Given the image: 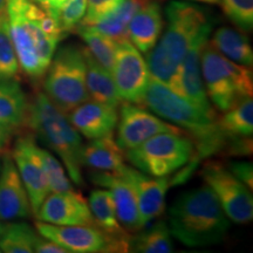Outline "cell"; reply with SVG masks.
Here are the masks:
<instances>
[{
  "label": "cell",
  "instance_id": "obj_31",
  "mask_svg": "<svg viewBox=\"0 0 253 253\" xmlns=\"http://www.w3.org/2000/svg\"><path fill=\"white\" fill-rule=\"evenodd\" d=\"M20 66L15 53L6 9L0 14V81L17 80Z\"/></svg>",
  "mask_w": 253,
  "mask_h": 253
},
{
  "label": "cell",
  "instance_id": "obj_35",
  "mask_svg": "<svg viewBox=\"0 0 253 253\" xmlns=\"http://www.w3.org/2000/svg\"><path fill=\"white\" fill-rule=\"evenodd\" d=\"M123 0H87L86 14L79 25L94 26L121 4Z\"/></svg>",
  "mask_w": 253,
  "mask_h": 253
},
{
  "label": "cell",
  "instance_id": "obj_29",
  "mask_svg": "<svg viewBox=\"0 0 253 253\" xmlns=\"http://www.w3.org/2000/svg\"><path fill=\"white\" fill-rule=\"evenodd\" d=\"M39 237L27 223L8 221L0 233V251L5 253H32Z\"/></svg>",
  "mask_w": 253,
  "mask_h": 253
},
{
  "label": "cell",
  "instance_id": "obj_39",
  "mask_svg": "<svg viewBox=\"0 0 253 253\" xmlns=\"http://www.w3.org/2000/svg\"><path fill=\"white\" fill-rule=\"evenodd\" d=\"M34 2H37L40 7H42L47 13L52 15L53 18H55V15L60 11V8L62 7L68 0H33Z\"/></svg>",
  "mask_w": 253,
  "mask_h": 253
},
{
  "label": "cell",
  "instance_id": "obj_7",
  "mask_svg": "<svg viewBox=\"0 0 253 253\" xmlns=\"http://www.w3.org/2000/svg\"><path fill=\"white\" fill-rule=\"evenodd\" d=\"M42 80L43 93L65 114L89 100L84 49L74 45L56 49Z\"/></svg>",
  "mask_w": 253,
  "mask_h": 253
},
{
  "label": "cell",
  "instance_id": "obj_13",
  "mask_svg": "<svg viewBox=\"0 0 253 253\" xmlns=\"http://www.w3.org/2000/svg\"><path fill=\"white\" fill-rule=\"evenodd\" d=\"M12 158L26 188L32 212L37 214L50 191L36 137L31 134L20 136L14 143Z\"/></svg>",
  "mask_w": 253,
  "mask_h": 253
},
{
  "label": "cell",
  "instance_id": "obj_8",
  "mask_svg": "<svg viewBox=\"0 0 253 253\" xmlns=\"http://www.w3.org/2000/svg\"><path fill=\"white\" fill-rule=\"evenodd\" d=\"M195 155L192 140L185 132H161L126 150L125 158L140 171L154 177L178 171Z\"/></svg>",
  "mask_w": 253,
  "mask_h": 253
},
{
  "label": "cell",
  "instance_id": "obj_43",
  "mask_svg": "<svg viewBox=\"0 0 253 253\" xmlns=\"http://www.w3.org/2000/svg\"><path fill=\"white\" fill-rule=\"evenodd\" d=\"M0 167H1V160H0Z\"/></svg>",
  "mask_w": 253,
  "mask_h": 253
},
{
  "label": "cell",
  "instance_id": "obj_4",
  "mask_svg": "<svg viewBox=\"0 0 253 253\" xmlns=\"http://www.w3.org/2000/svg\"><path fill=\"white\" fill-rule=\"evenodd\" d=\"M172 237L188 248L219 244L230 229V219L208 185L184 192L168 213Z\"/></svg>",
  "mask_w": 253,
  "mask_h": 253
},
{
  "label": "cell",
  "instance_id": "obj_5",
  "mask_svg": "<svg viewBox=\"0 0 253 253\" xmlns=\"http://www.w3.org/2000/svg\"><path fill=\"white\" fill-rule=\"evenodd\" d=\"M25 126L47 149L58 155L72 183L84 186L82 175L84 145L80 132L69 121L67 114L60 110L43 91H38L33 99L28 101Z\"/></svg>",
  "mask_w": 253,
  "mask_h": 253
},
{
  "label": "cell",
  "instance_id": "obj_36",
  "mask_svg": "<svg viewBox=\"0 0 253 253\" xmlns=\"http://www.w3.org/2000/svg\"><path fill=\"white\" fill-rule=\"evenodd\" d=\"M227 169L235 175L240 182H243L252 191L253 188V166L250 162L244 161H236L229 162Z\"/></svg>",
  "mask_w": 253,
  "mask_h": 253
},
{
  "label": "cell",
  "instance_id": "obj_26",
  "mask_svg": "<svg viewBox=\"0 0 253 253\" xmlns=\"http://www.w3.org/2000/svg\"><path fill=\"white\" fill-rule=\"evenodd\" d=\"M88 205H89L95 224L99 229L114 236L126 235V231L121 226L118 219L115 203L108 189L93 190L90 192Z\"/></svg>",
  "mask_w": 253,
  "mask_h": 253
},
{
  "label": "cell",
  "instance_id": "obj_14",
  "mask_svg": "<svg viewBox=\"0 0 253 253\" xmlns=\"http://www.w3.org/2000/svg\"><path fill=\"white\" fill-rule=\"evenodd\" d=\"M212 30V23H208L203 27V30L199 32L196 39L190 46L186 53L184 60H183L181 68H179V95L199 109L203 110L208 115L217 118L216 110L211 106L209 100L207 90H205L203 78H202V67H201V56L203 52L204 46L209 41V37Z\"/></svg>",
  "mask_w": 253,
  "mask_h": 253
},
{
  "label": "cell",
  "instance_id": "obj_22",
  "mask_svg": "<svg viewBox=\"0 0 253 253\" xmlns=\"http://www.w3.org/2000/svg\"><path fill=\"white\" fill-rule=\"evenodd\" d=\"M82 49L86 61V84L89 97L96 102L118 108L122 101L116 91L112 72L97 62L87 47H84Z\"/></svg>",
  "mask_w": 253,
  "mask_h": 253
},
{
  "label": "cell",
  "instance_id": "obj_24",
  "mask_svg": "<svg viewBox=\"0 0 253 253\" xmlns=\"http://www.w3.org/2000/svg\"><path fill=\"white\" fill-rule=\"evenodd\" d=\"M28 101L17 80L0 81V123L20 128L25 126Z\"/></svg>",
  "mask_w": 253,
  "mask_h": 253
},
{
  "label": "cell",
  "instance_id": "obj_28",
  "mask_svg": "<svg viewBox=\"0 0 253 253\" xmlns=\"http://www.w3.org/2000/svg\"><path fill=\"white\" fill-rule=\"evenodd\" d=\"M129 252L136 253H170L173 251L171 233L166 221L160 220L151 226L129 238Z\"/></svg>",
  "mask_w": 253,
  "mask_h": 253
},
{
  "label": "cell",
  "instance_id": "obj_10",
  "mask_svg": "<svg viewBox=\"0 0 253 253\" xmlns=\"http://www.w3.org/2000/svg\"><path fill=\"white\" fill-rule=\"evenodd\" d=\"M202 176L231 221L249 224L253 219L252 191L227 168L218 162H209L202 170Z\"/></svg>",
  "mask_w": 253,
  "mask_h": 253
},
{
  "label": "cell",
  "instance_id": "obj_15",
  "mask_svg": "<svg viewBox=\"0 0 253 253\" xmlns=\"http://www.w3.org/2000/svg\"><path fill=\"white\" fill-rule=\"evenodd\" d=\"M36 217L38 220L54 225L96 226L89 205L75 190L52 192L42 202Z\"/></svg>",
  "mask_w": 253,
  "mask_h": 253
},
{
  "label": "cell",
  "instance_id": "obj_34",
  "mask_svg": "<svg viewBox=\"0 0 253 253\" xmlns=\"http://www.w3.org/2000/svg\"><path fill=\"white\" fill-rule=\"evenodd\" d=\"M86 8L87 0H68L60 8L54 19L63 36H67L69 32L78 27L86 14Z\"/></svg>",
  "mask_w": 253,
  "mask_h": 253
},
{
  "label": "cell",
  "instance_id": "obj_37",
  "mask_svg": "<svg viewBox=\"0 0 253 253\" xmlns=\"http://www.w3.org/2000/svg\"><path fill=\"white\" fill-rule=\"evenodd\" d=\"M34 252L38 253H68L65 249L61 248L59 244L53 242L48 238H45L41 235L38 237L36 246H34Z\"/></svg>",
  "mask_w": 253,
  "mask_h": 253
},
{
  "label": "cell",
  "instance_id": "obj_38",
  "mask_svg": "<svg viewBox=\"0 0 253 253\" xmlns=\"http://www.w3.org/2000/svg\"><path fill=\"white\" fill-rule=\"evenodd\" d=\"M18 128L13 126L0 123V151H5L11 145Z\"/></svg>",
  "mask_w": 253,
  "mask_h": 253
},
{
  "label": "cell",
  "instance_id": "obj_6",
  "mask_svg": "<svg viewBox=\"0 0 253 253\" xmlns=\"http://www.w3.org/2000/svg\"><path fill=\"white\" fill-rule=\"evenodd\" d=\"M201 67L209 100L220 113L232 108L244 97L252 96L251 68L225 58L209 41L202 52Z\"/></svg>",
  "mask_w": 253,
  "mask_h": 253
},
{
  "label": "cell",
  "instance_id": "obj_23",
  "mask_svg": "<svg viewBox=\"0 0 253 253\" xmlns=\"http://www.w3.org/2000/svg\"><path fill=\"white\" fill-rule=\"evenodd\" d=\"M211 45L231 61L252 67L253 50L245 34L230 27H220L214 32Z\"/></svg>",
  "mask_w": 253,
  "mask_h": 253
},
{
  "label": "cell",
  "instance_id": "obj_30",
  "mask_svg": "<svg viewBox=\"0 0 253 253\" xmlns=\"http://www.w3.org/2000/svg\"><path fill=\"white\" fill-rule=\"evenodd\" d=\"M77 31L79 36L82 38V40L87 45V49L94 56V59L101 63L104 68L112 72L114 61H115L118 42L115 40L110 39L109 37L100 33L93 26L78 25Z\"/></svg>",
  "mask_w": 253,
  "mask_h": 253
},
{
  "label": "cell",
  "instance_id": "obj_19",
  "mask_svg": "<svg viewBox=\"0 0 253 253\" xmlns=\"http://www.w3.org/2000/svg\"><path fill=\"white\" fill-rule=\"evenodd\" d=\"M74 128L88 140L113 135L118 125V108L94 100H87L67 114Z\"/></svg>",
  "mask_w": 253,
  "mask_h": 253
},
{
  "label": "cell",
  "instance_id": "obj_3",
  "mask_svg": "<svg viewBox=\"0 0 253 253\" xmlns=\"http://www.w3.org/2000/svg\"><path fill=\"white\" fill-rule=\"evenodd\" d=\"M167 28L147 53L150 78L162 82L179 95V68L196 37L208 23L204 9L181 0H172L166 7Z\"/></svg>",
  "mask_w": 253,
  "mask_h": 253
},
{
  "label": "cell",
  "instance_id": "obj_11",
  "mask_svg": "<svg viewBox=\"0 0 253 253\" xmlns=\"http://www.w3.org/2000/svg\"><path fill=\"white\" fill-rule=\"evenodd\" d=\"M112 75L121 101L142 106L150 74L147 61L129 40L118 42Z\"/></svg>",
  "mask_w": 253,
  "mask_h": 253
},
{
  "label": "cell",
  "instance_id": "obj_33",
  "mask_svg": "<svg viewBox=\"0 0 253 253\" xmlns=\"http://www.w3.org/2000/svg\"><path fill=\"white\" fill-rule=\"evenodd\" d=\"M227 18L240 30L250 32L253 28V0H219Z\"/></svg>",
  "mask_w": 253,
  "mask_h": 253
},
{
  "label": "cell",
  "instance_id": "obj_27",
  "mask_svg": "<svg viewBox=\"0 0 253 253\" xmlns=\"http://www.w3.org/2000/svg\"><path fill=\"white\" fill-rule=\"evenodd\" d=\"M218 125L231 137H252L253 134V100L246 96L232 108L218 116Z\"/></svg>",
  "mask_w": 253,
  "mask_h": 253
},
{
  "label": "cell",
  "instance_id": "obj_32",
  "mask_svg": "<svg viewBox=\"0 0 253 253\" xmlns=\"http://www.w3.org/2000/svg\"><path fill=\"white\" fill-rule=\"evenodd\" d=\"M39 155L45 169L50 192L74 191L71 178H68L62 163L50 151L39 147Z\"/></svg>",
  "mask_w": 253,
  "mask_h": 253
},
{
  "label": "cell",
  "instance_id": "obj_2",
  "mask_svg": "<svg viewBox=\"0 0 253 253\" xmlns=\"http://www.w3.org/2000/svg\"><path fill=\"white\" fill-rule=\"evenodd\" d=\"M142 106H147L164 121L181 128L192 140L194 156L199 161L227 150L232 140L218 125V116L208 115L188 99L153 78L148 84Z\"/></svg>",
  "mask_w": 253,
  "mask_h": 253
},
{
  "label": "cell",
  "instance_id": "obj_41",
  "mask_svg": "<svg viewBox=\"0 0 253 253\" xmlns=\"http://www.w3.org/2000/svg\"><path fill=\"white\" fill-rule=\"evenodd\" d=\"M6 8V0H0V14L5 11Z\"/></svg>",
  "mask_w": 253,
  "mask_h": 253
},
{
  "label": "cell",
  "instance_id": "obj_12",
  "mask_svg": "<svg viewBox=\"0 0 253 253\" xmlns=\"http://www.w3.org/2000/svg\"><path fill=\"white\" fill-rule=\"evenodd\" d=\"M116 142L123 151L134 149L161 132H184L138 104L123 102L119 114Z\"/></svg>",
  "mask_w": 253,
  "mask_h": 253
},
{
  "label": "cell",
  "instance_id": "obj_17",
  "mask_svg": "<svg viewBox=\"0 0 253 253\" xmlns=\"http://www.w3.org/2000/svg\"><path fill=\"white\" fill-rule=\"evenodd\" d=\"M32 209L12 155L4 154L0 167V220L14 221L26 219Z\"/></svg>",
  "mask_w": 253,
  "mask_h": 253
},
{
  "label": "cell",
  "instance_id": "obj_16",
  "mask_svg": "<svg viewBox=\"0 0 253 253\" xmlns=\"http://www.w3.org/2000/svg\"><path fill=\"white\" fill-rule=\"evenodd\" d=\"M129 179L138 205L140 224L143 227L163 213L166 196L170 188L169 176L154 177L132 167L125 166L120 170Z\"/></svg>",
  "mask_w": 253,
  "mask_h": 253
},
{
  "label": "cell",
  "instance_id": "obj_25",
  "mask_svg": "<svg viewBox=\"0 0 253 253\" xmlns=\"http://www.w3.org/2000/svg\"><path fill=\"white\" fill-rule=\"evenodd\" d=\"M149 0H123L112 13L106 15L93 27L116 42L128 40V26L132 17Z\"/></svg>",
  "mask_w": 253,
  "mask_h": 253
},
{
  "label": "cell",
  "instance_id": "obj_21",
  "mask_svg": "<svg viewBox=\"0 0 253 253\" xmlns=\"http://www.w3.org/2000/svg\"><path fill=\"white\" fill-rule=\"evenodd\" d=\"M82 163L94 171L119 172L125 164V151L119 147L113 135L91 140L84 147Z\"/></svg>",
  "mask_w": 253,
  "mask_h": 253
},
{
  "label": "cell",
  "instance_id": "obj_9",
  "mask_svg": "<svg viewBox=\"0 0 253 253\" xmlns=\"http://www.w3.org/2000/svg\"><path fill=\"white\" fill-rule=\"evenodd\" d=\"M37 232L59 244L68 253L126 252L128 235L114 236L96 226L54 225L38 220Z\"/></svg>",
  "mask_w": 253,
  "mask_h": 253
},
{
  "label": "cell",
  "instance_id": "obj_1",
  "mask_svg": "<svg viewBox=\"0 0 253 253\" xmlns=\"http://www.w3.org/2000/svg\"><path fill=\"white\" fill-rule=\"evenodd\" d=\"M5 9L20 69L39 82L65 36L55 19L33 0H6Z\"/></svg>",
  "mask_w": 253,
  "mask_h": 253
},
{
  "label": "cell",
  "instance_id": "obj_40",
  "mask_svg": "<svg viewBox=\"0 0 253 253\" xmlns=\"http://www.w3.org/2000/svg\"><path fill=\"white\" fill-rule=\"evenodd\" d=\"M189 1H197V2H205V4H218L219 0H189Z\"/></svg>",
  "mask_w": 253,
  "mask_h": 253
},
{
  "label": "cell",
  "instance_id": "obj_20",
  "mask_svg": "<svg viewBox=\"0 0 253 253\" xmlns=\"http://www.w3.org/2000/svg\"><path fill=\"white\" fill-rule=\"evenodd\" d=\"M164 26L161 5L149 0L132 17L128 26V40L141 53L147 54L160 39Z\"/></svg>",
  "mask_w": 253,
  "mask_h": 253
},
{
  "label": "cell",
  "instance_id": "obj_42",
  "mask_svg": "<svg viewBox=\"0 0 253 253\" xmlns=\"http://www.w3.org/2000/svg\"><path fill=\"white\" fill-rule=\"evenodd\" d=\"M2 229H4V224H2L1 220H0V233L2 232Z\"/></svg>",
  "mask_w": 253,
  "mask_h": 253
},
{
  "label": "cell",
  "instance_id": "obj_18",
  "mask_svg": "<svg viewBox=\"0 0 253 253\" xmlns=\"http://www.w3.org/2000/svg\"><path fill=\"white\" fill-rule=\"evenodd\" d=\"M90 178L94 184L110 191L115 203L118 219L123 229L129 232L140 231L142 226L137 199L129 179L121 171H93Z\"/></svg>",
  "mask_w": 253,
  "mask_h": 253
},
{
  "label": "cell",
  "instance_id": "obj_44",
  "mask_svg": "<svg viewBox=\"0 0 253 253\" xmlns=\"http://www.w3.org/2000/svg\"><path fill=\"white\" fill-rule=\"evenodd\" d=\"M0 252H1V251H0Z\"/></svg>",
  "mask_w": 253,
  "mask_h": 253
}]
</instances>
